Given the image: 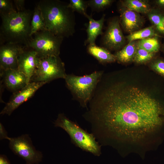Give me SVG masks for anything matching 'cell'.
Instances as JSON below:
<instances>
[{"instance_id":"ffe728a7","label":"cell","mask_w":164,"mask_h":164,"mask_svg":"<svg viewBox=\"0 0 164 164\" xmlns=\"http://www.w3.org/2000/svg\"><path fill=\"white\" fill-rule=\"evenodd\" d=\"M155 28L152 26L139 30L130 34L126 36L129 42L156 36Z\"/></svg>"},{"instance_id":"8fae6325","label":"cell","mask_w":164,"mask_h":164,"mask_svg":"<svg viewBox=\"0 0 164 164\" xmlns=\"http://www.w3.org/2000/svg\"><path fill=\"white\" fill-rule=\"evenodd\" d=\"M25 47L12 43L0 44V71L18 69V57Z\"/></svg>"},{"instance_id":"83f0119b","label":"cell","mask_w":164,"mask_h":164,"mask_svg":"<svg viewBox=\"0 0 164 164\" xmlns=\"http://www.w3.org/2000/svg\"><path fill=\"white\" fill-rule=\"evenodd\" d=\"M25 1L24 0H14L13 1L17 11H22L26 9L24 7Z\"/></svg>"},{"instance_id":"4fadbf2b","label":"cell","mask_w":164,"mask_h":164,"mask_svg":"<svg viewBox=\"0 0 164 164\" xmlns=\"http://www.w3.org/2000/svg\"><path fill=\"white\" fill-rule=\"evenodd\" d=\"M0 75L4 86L13 93L22 89L29 84L26 76L18 69L0 71Z\"/></svg>"},{"instance_id":"484cf974","label":"cell","mask_w":164,"mask_h":164,"mask_svg":"<svg viewBox=\"0 0 164 164\" xmlns=\"http://www.w3.org/2000/svg\"><path fill=\"white\" fill-rule=\"evenodd\" d=\"M12 0H0V15L9 14L15 10L13 9Z\"/></svg>"},{"instance_id":"9a60e30c","label":"cell","mask_w":164,"mask_h":164,"mask_svg":"<svg viewBox=\"0 0 164 164\" xmlns=\"http://www.w3.org/2000/svg\"><path fill=\"white\" fill-rule=\"evenodd\" d=\"M88 20L89 22L86 30L87 39L84 42L85 45L95 44V41L99 35H102L105 15L103 14L100 19L95 20L91 15L86 14L85 16Z\"/></svg>"},{"instance_id":"6da1fadb","label":"cell","mask_w":164,"mask_h":164,"mask_svg":"<svg viewBox=\"0 0 164 164\" xmlns=\"http://www.w3.org/2000/svg\"><path fill=\"white\" fill-rule=\"evenodd\" d=\"M85 117L100 143L142 158L164 139V103L136 85L118 83L93 100Z\"/></svg>"},{"instance_id":"7c38bea8","label":"cell","mask_w":164,"mask_h":164,"mask_svg":"<svg viewBox=\"0 0 164 164\" xmlns=\"http://www.w3.org/2000/svg\"><path fill=\"white\" fill-rule=\"evenodd\" d=\"M40 58L37 53L29 47H25L19 54L18 70L26 76L29 83L35 72Z\"/></svg>"},{"instance_id":"603a6c76","label":"cell","mask_w":164,"mask_h":164,"mask_svg":"<svg viewBox=\"0 0 164 164\" xmlns=\"http://www.w3.org/2000/svg\"><path fill=\"white\" fill-rule=\"evenodd\" d=\"M68 7L73 12H77L84 16L87 14L88 7L87 1L84 0H70Z\"/></svg>"},{"instance_id":"4316f807","label":"cell","mask_w":164,"mask_h":164,"mask_svg":"<svg viewBox=\"0 0 164 164\" xmlns=\"http://www.w3.org/2000/svg\"><path fill=\"white\" fill-rule=\"evenodd\" d=\"M152 68L155 71L164 77V60L158 59L153 61L151 65Z\"/></svg>"},{"instance_id":"4dcf8cb0","label":"cell","mask_w":164,"mask_h":164,"mask_svg":"<svg viewBox=\"0 0 164 164\" xmlns=\"http://www.w3.org/2000/svg\"><path fill=\"white\" fill-rule=\"evenodd\" d=\"M156 4L161 7H164V0H157L156 1Z\"/></svg>"},{"instance_id":"30bf717a","label":"cell","mask_w":164,"mask_h":164,"mask_svg":"<svg viewBox=\"0 0 164 164\" xmlns=\"http://www.w3.org/2000/svg\"><path fill=\"white\" fill-rule=\"evenodd\" d=\"M46 83L44 82H31L22 89L13 93L0 114L10 115L15 110L32 97L39 89Z\"/></svg>"},{"instance_id":"9c48e42d","label":"cell","mask_w":164,"mask_h":164,"mask_svg":"<svg viewBox=\"0 0 164 164\" xmlns=\"http://www.w3.org/2000/svg\"><path fill=\"white\" fill-rule=\"evenodd\" d=\"M125 43V39L121 27L119 19H112L108 22L105 32L101 39V46L108 50L118 51Z\"/></svg>"},{"instance_id":"3957f363","label":"cell","mask_w":164,"mask_h":164,"mask_svg":"<svg viewBox=\"0 0 164 164\" xmlns=\"http://www.w3.org/2000/svg\"><path fill=\"white\" fill-rule=\"evenodd\" d=\"M33 12V11L25 9L0 15V44L12 43L28 47L32 37L31 23Z\"/></svg>"},{"instance_id":"7a4b0ae2","label":"cell","mask_w":164,"mask_h":164,"mask_svg":"<svg viewBox=\"0 0 164 164\" xmlns=\"http://www.w3.org/2000/svg\"><path fill=\"white\" fill-rule=\"evenodd\" d=\"M37 5L41 11L46 30L63 39L73 35L75 15L68 4L58 0H41Z\"/></svg>"},{"instance_id":"7402d4cb","label":"cell","mask_w":164,"mask_h":164,"mask_svg":"<svg viewBox=\"0 0 164 164\" xmlns=\"http://www.w3.org/2000/svg\"><path fill=\"white\" fill-rule=\"evenodd\" d=\"M147 15L149 20L158 32L164 35V28L162 20L163 15L158 10L155 9L151 10Z\"/></svg>"},{"instance_id":"277c9868","label":"cell","mask_w":164,"mask_h":164,"mask_svg":"<svg viewBox=\"0 0 164 164\" xmlns=\"http://www.w3.org/2000/svg\"><path fill=\"white\" fill-rule=\"evenodd\" d=\"M55 127L61 128L69 135L71 141L83 150L96 156L101 154V145L92 133H89L63 114H59L54 122Z\"/></svg>"},{"instance_id":"d6986e66","label":"cell","mask_w":164,"mask_h":164,"mask_svg":"<svg viewBox=\"0 0 164 164\" xmlns=\"http://www.w3.org/2000/svg\"><path fill=\"white\" fill-rule=\"evenodd\" d=\"M32 36L35 33L46 30L44 19L41 11L36 5L35 7L31 23Z\"/></svg>"},{"instance_id":"ac0fdd59","label":"cell","mask_w":164,"mask_h":164,"mask_svg":"<svg viewBox=\"0 0 164 164\" xmlns=\"http://www.w3.org/2000/svg\"><path fill=\"white\" fill-rule=\"evenodd\" d=\"M122 6L138 13L148 14L151 9L148 2L143 0H126L122 2Z\"/></svg>"},{"instance_id":"5b68a950","label":"cell","mask_w":164,"mask_h":164,"mask_svg":"<svg viewBox=\"0 0 164 164\" xmlns=\"http://www.w3.org/2000/svg\"><path fill=\"white\" fill-rule=\"evenodd\" d=\"M102 74L100 71L81 76L67 74L64 79L67 86L82 107H87Z\"/></svg>"},{"instance_id":"f546056e","label":"cell","mask_w":164,"mask_h":164,"mask_svg":"<svg viewBox=\"0 0 164 164\" xmlns=\"http://www.w3.org/2000/svg\"><path fill=\"white\" fill-rule=\"evenodd\" d=\"M0 164H10L6 157L4 155H1L0 156Z\"/></svg>"},{"instance_id":"8992f818","label":"cell","mask_w":164,"mask_h":164,"mask_svg":"<svg viewBox=\"0 0 164 164\" xmlns=\"http://www.w3.org/2000/svg\"><path fill=\"white\" fill-rule=\"evenodd\" d=\"M66 73L65 64L59 56H52L40 58L31 82L47 83L59 79H64Z\"/></svg>"},{"instance_id":"d6a6232c","label":"cell","mask_w":164,"mask_h":164,"mask_svg":"<svg viewBox=\"0 0 164 164\" xmlns=\"http://www.w3.org/2000/svg\"><path fill=\"white\" fill-rule=\"evenodd\" d=\"M163 51H164V44L163 46Z\"/></svg>"},{"instance_id":"cb8c5ba5","label":"cell","mask_w":164,"mask_h":164,"mask_svg":"<svg viewBox=\"0 0 164 164\" xmlns=\"http://www.w3.org/2000/svg\"><path fill=\"white\" fill-rule=\"evenodd\" d=\"M155 54L137 46L133 61L138 63H144L151 60Z\"/></svg>"},{"instance_id":"1f68e13d","label":"cell","mask_w":164,"mask_h":164,"mask_svg":"<svg viewBox=\"0 0 164 164\" xmlns=\"http://www.w3.org/2000/svg\"><path fill=\"white\" fill-rule=\"evenodd\" d=\"M162 24L164 28V16L163 15L162 17Z\"/></svg>"},{"instance_id":"ba28073f","label":"cell","mask_w":164,"mask_h":164,"mask_svg":"<svg viewBox=\"0 0 164 164\" xmlns=\"http://www.w3.org/2000/svg\"><path fill=\"white\" fill-rule=\"evenodd\" d=\"M9 141V146L11 150L24 159L27 164H38L41 161L42 153L36 149L29 135L10 138Z\"/></svg>"},{"instance_id":"44dd1931","label":"cell","mask_w":164,"mask_h":164,"mask_svg":"<svg viewBox=\"0 0 164 164\" xmlns=\"http://www.w3.org/2000/svg\"><path fill=\"white\" fill-rule=\"evenodd\" d=\"M138 47L148 52L155 53L160 48V45L156 36L139 40L137 42Z\"/></svg>"},{"instance_id":"e0dca14e","label":"cell","mask_w":164,"mask_h":164,"mask_svg":"<svg viewBox=\"0 0 164 164\" xmlns=\"http://www.w3.org/2000/svg\"><path fill=\"white\" fill-rule=\"evenodd\" d=\"M137 48V42L134 41L117 51L114 54L116 60L118 62L126 63L133 60Z\"/></svg>"},{"instance_id":"f1b7e54d","label":"cell","mask_w":164,"mask_h":164,"mask_svg":"<svg viewBox=\"0 0 164 164\" xmlns=\"http://www.w3.org/2000/svg\"><path fill=\"white\" fill-rule=\"evenodd\" d=\"M10 138L8 136L7 132L2 123H0V140L7 139L9 140Z\"/></svg>"},{"instance_id":"5bb4252c","label":"cell","mask_w":164,"mask_h":164,"mask_svg":"<svg viewBox=\"0 0 164 164\" xmlns=\"http://www.w3.org/2000/svg\"><path fill=\"white\" fill-rule=\"evenodd\" d=\"M120 23L123 29L130 34L138 30L143 24L141 15L135 12L127 9L120 10Z\"/></svg>"},{"instance_id":"2e32d148","label":"cell","mask_w":164,"mask_h":164,"mask_svg":"<svg viewBox=\"0 0 164 164\" xmlns=\"http://www.w3.org/2000/svg\"><path fill=\"white\" fill-rule=\"evenodd\" d=\"M87 50L91 55L96 59L100 63H105L114 62L116 60L114 55L107 49L95 44L87 46Z\"/></svg>"},{"instance_id":"52a82bcc","label":"cell","mask_w":164,"mask_h":164,"mask_svg":"<svg viewBox=\"0 0 164 164\" xmlns=\"http://www.w3.org/2000/svg\"><path fill=\"white\" fill-rule=\"evenodd\" d=\"M63 39L46 29L32 36L28 47L34 50L40 58L52 56H58Z\"/></svg>"},{"instance_id":"d4e9b609","label":"cell","mask_w":164,"mask_h":164,"mask_svg":"<svg viewBox=\"0 0 164 164\" xmlns=\"http://www.w3.org/2000/svg\"><path fill=\"white\" fill-rule=\"evenodd\" d=\"M112 0H89L87 1L88 7L92 11L99 12L109 6L113 2Z\"/></svg>"}]
</instances>
